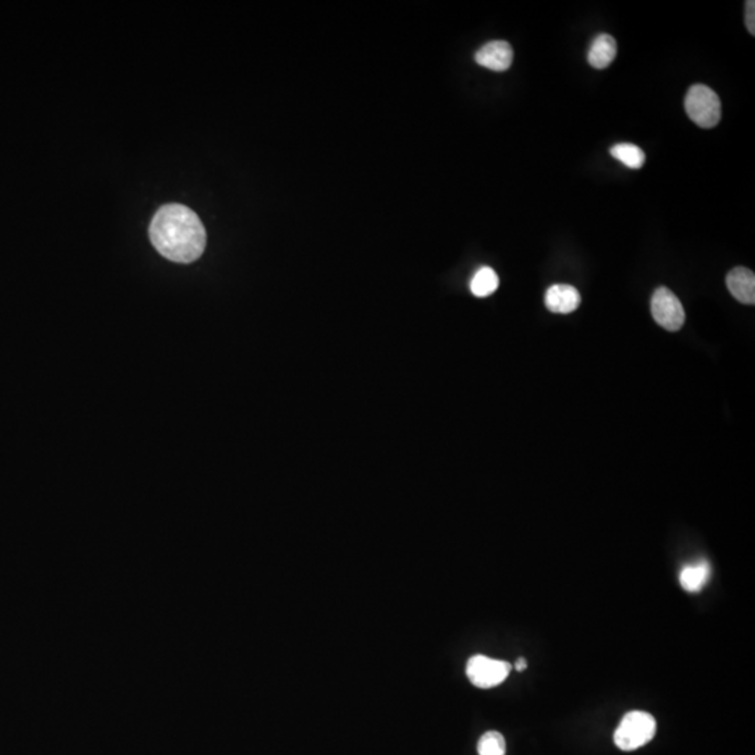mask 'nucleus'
Instances as JSON below:
<instances>
[{
  "label": "nucleus",
  "mask_w": 755,
  "mask_h": 755,
  "mask_svg": "<svg viewBox=\"0 0 755 755\" xmlns=\"http://www.w3.org/2000/svg\"><path fill=\"white\" fill-rule=\"evenodd\" d=\"M150 240L164 258L192 264L206 248V230L193 210L182 204H167L151 220Z\"/></svg>",
  "instance_id": "obj_1"
},
{
  "label": "nucleus",
  "mask_w": 755,
  "mask_h": 755,
  "mask_svg": "<svg viewBox=\"0 0 755 755\" xmlns=\"http://www.w3.org/2000/svg\"><path fill=\"white\" fill-rule=\"evenodd\" d=\"M657 734V720L647 712L633 710L624 715L615 731V743L621 751H636L646 746Z\"/></svg>",
  "instance_id": "obj_2"
},
{
  "label": "nucleus",
  "mask_w": 755,
  "mask_h": 755,
  "mask_svg": "<svg viewBox=\"0 0 755 755\" xmlns=\"http://www.w3.org/2000/svg\"><path fill=\"white\" fill-rule=\"evenodd\" d=\"M684 105L689 119L704 129L717 126L722 117L719 97L704 84H694L689 88Z\"/></svg>",
  "instance_id": "obj_3"
},
{
  "label": "nucleus",
  "mask_w": 755,
  "mask_h": 755,
  "mask_svg": "<svg viewBox=\"0 0 755 755\" xmlns=\"http://www.w3.org/2000/svg\"><path fill=\"white\" fill-rule=\"evenodd\" d=\"M512 666L503 660L491 659L484 655H474L466 665V676L477 688L489 689L507 680Z\"/></svg>",
  "instance_id": "obj_4"
},
{
  "label": "nucleus",
  "mask_w": 755,
  "mask_h": 755,
  "mask_svg": "<svg viewBox=\"0 0 755 755\" xmlns=\"http://www.w3.org/2000/svg\"><path fill=\"white\" fill-rule=\"evenodd\" d=\"M650 309L657 324L668 332H677L686 322L683 304L668 288L659 287L655 291Z\"/></svg>",
  "instance_id": "obj_5"
},
{
  "label": "nucleus",
  "mask_w": 755,
  "mask_h": 755,
  "mask_svg": "<svg viewBox=\"0 0 755 755\" xmlns=\"http://www.w3.org/2000/svg\"><path fill=\"white\" fill-rule=\"evenodd\" d=\"M512 47L505 41H492L480 48L476 54V62L480 67L494 70V72H505L512 65Z\"/></svg>",
  "instance_id": "obj_6"
},
{
  "label": "nucleus",
  "mask_w": 755,
  "mask_h": 755,
  "mask_svg": "<svg viewBox=\"0 0 755 755\" xmlns=\"http://www.w3.org/2000/svg\"><path fill=\"white\" fill-rule=\"evenodd\" d=\"M544 303L554 314H571L581 304V294L573 285L554 284L545 291Z\"/></svg>",
  "instance_id": "obj_7"
},
{
  "label": "nucleus",
  "mask_w": 755,
  "mask_h": 755,
  "mask_svg": "<svg viewBox=\"0 0 755 755\" xmlns=\"http://www.w3.org/2000/svg\"><path fill=\"white\" fill-rule=\"evenodd\" d=\"M729 291L739 303L746 305L755 304V276L754 273L746 267H736L726 277Z\"/></svg>",
  "instance_id": "obj_8"
},
{
  "label": "nucleus",
  "mask_w": 755,
  "mask_h": 755,
  "mask_svg": "<svg viewBox=\"0 0 755 755\" xmlns=\"http://www.w3.org/2000/svg\"><path fill=\"white\" fill-rule=\"evenodd\" d=\"M617 57V42L608 34H600L592 42L587 62L595 69H605Z\"/></svg>",
  "instance_id": "obj_9"
},
{
  "label": "nucleus",
  "mask_w": 755,
  "mask_h": 755,
  "mask_svg": "<svg viewBox=\"0 0 755 755\" xmlns=\"http://www.w3.org/2000/svg\"><path fill=\"white\" fill-rule=\"evenodd\" d=\"M710 575V566L708 561H698L688 564L680 573V584L689 594H697L707 584Z\"/></svg>",
  "instance_id": "obj_10"
},
{
  "label": "nucleus",
  "mask_w": 755,
  "mask_h": 755,
  "mask_svg": "<svg viewBox=\"0 0 755 755\" xmlns=\"http://www.w3.org/2000/svg\"><path fill=\"white\" fill-rule=\"evenodd\" d=\"M498 285H500V279H498L497 273L491 267H481L471 279V290L476 297L484 298L495 293Z\"/></svg>",
  "instance_id": "obj_11"
},
{
  "label": "nucleus",
  "mask_w": 755,
  "mask_h": 755,
  "mask_svg": "<svg viewBox=\"0 0 755 755\" xmlns=\"http://www.w3.org/2000/svg\"><path fill=\"white\" fill-rule=\"evenodd\" d=\"M610 153L615 160L623 162L628 168H633V170L641 168L645 164V159H646L642 149L631 143L615 144V147H612Z\"/></svg>",
  "instance_id": "obj_12"
},
{
  "label": "nucleus",
  "mask_w": 755,
  "mask_h": 755,
  "mask_svg": "<svg viewBox=\"0 0 755 755\" xmlns=\"http://www.w3.org/2000/svg\"><path fill=\"white\" fill-rule=\"evenodd\" d=\"M477 751L479 755H505L507 743L500 731H487L480 738Z\"/></svg>",
  "instance_id": "obj_13"
},
{
  "label": "nucleus",
  "mask_w": 755,
  "mask_h": 755,
  "mask_svg": "<svg viewBox=\"0 0 755 755\" xmlns=\"http://www.w3.org/2000/svg\"><path fill=\"white\" fill-rule=\"evenodd\" d=\"M746 26L747 30L751 36L755 34V4L754 2H747L746 4Z\"/></svg>",
  "instance_id": "obj_14"
},
{
  "label": "nucleus",
  "mask_w": 755,
  "mask_h": 755,
  "mask_svg": "<svg viewBox=\"0 0 755 755\" xmlns=\"http://www.w3.org/2000/svg\"><path fill=\"white\" fill-rule=\"evenodd\" d=\"M515 666H516V670L523 671L524 668L528 667V662H526V660H524L523 657H519V659L516 660V665Z\"/></svg>",
  "instance_id": "obj_15"
}]
</instances>
